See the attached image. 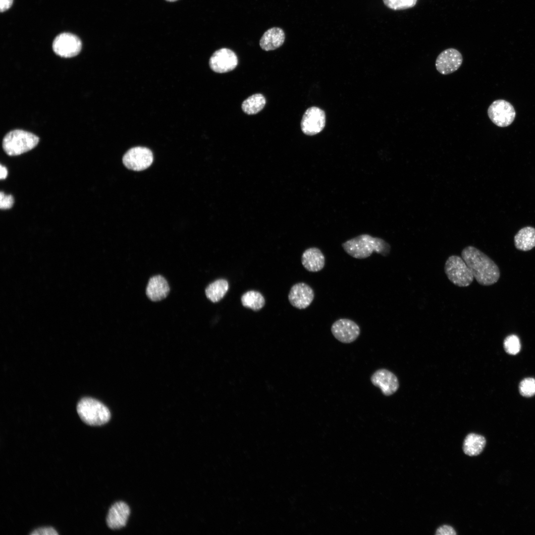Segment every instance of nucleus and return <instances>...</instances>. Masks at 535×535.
Listing matches in <instances>:
<instances>
[{"mask_svg": "<svg viewBox=\"0 0 535 535\" xmlns=\"http://www.w3.org/2000/svg\"><path fill=\"white\" fill-rule=\"evenodd\" d=\"M461 257L480 284L491 285L499 279L500 270L497 265L475 247L468 246L465 247L461 252Z\"/></svg>", "mask_w": 535, "mask_h": 535, "instance_id": "f257e3e1", "label": "nucleus"}, {"mask_svg": "<svg viewBox=\"0 0 535 535\" xmlns=\"http://www.w3.org/2000/svg\"><path fill=\"white\" fill-rule=\"evenodd\" d=\"M342 247L349 255L358 259L368 258L374 252L385 257L390 251V245L383 239L367 234L346 241Z\"/></svg>", "mask_w": 535, "mask_h": 535, "instance_id": "f03ea898", "label": "nucleus"}, {"mask_svg": "<svg viewBox=\"0 0 535 535\" xmlns=\"http://www.w3.org/2000/svg\"><path fill=\"white\" fill-rule=\"evenodd\" d=\"M77 411L81 419L90 426L104 425L110 418L108 409L100 401L92 398H82L77 404Z\"/></svg>", "mask_w": 535, "mask_h": 535, "instance_id": "7ed1b4c3", "label": "nucleus"}, {"mask_svg": "<svg viewBox=\"0 0 535 535\" xmlns=\"http://www.w3.org/2000/svg\"><path fill=\"white\" fill-rule=\"evenodd\" d=\"M39 138L35 134L20 129L10 131L4 137L2 148L7 155L14 156L26 153L38 144Z\"/></svg>", "mask_w": 535, "mask_h": 535, "instance_id": "20e7f679", "label": "nucleus"}, {"mask_svg": "<svg viewBox=\"0 0 535 535\" xmlns=\"http://www.w3.org/2000/svg\"><path fill=\"white\" fill-rule=\"evenodd\" d=\"M444 272L453 284L460 287L469 286L474 279L466 262L462 257L457 255H451L447 258L444 265Z\"/></svg>", "mask_w": 535, "mask_h": 535, "instance_id": "39448f33", "label": "nucleus"}, {"mask_svg": "<svg viewBox=\"0 0 535 535\" xmlns=\"http://www.w3.org/2000/svg\"><path fill=\"white\" fill-rule=\"evenodd\" d=\"M124 165L128 169L141 171L149 167L153 161V155L148 148L135 147L129 149L122 158Z\"/></svg>", "mask_w": 535, "mask_h": 535, "instance_id": "423d86ee", "label": "nucleus"}, {"mask_svg": "<svg viewBox=\"0 0 535 535\" xmlns=\"http://www.w3.org/2000/svg\"><path fill=\"white\" fill-rule=\"evenodd\" d=\"M491 121L499 127H506L514 121L516 112L513 106L503 100H497L491 103L487 109Z\"/></svg>", "mask_w": 535, "mask_h": 535, "instance_id": "0eeeda50", "label": "nucleus"}, {"mask_svg": "<svg viewBox=\"0 0 535 535\" xmlns=\"http://www.w3.org/2000/svg\"><path fill=\"white\" fill-rule=\"evenodd\" d=\"M54 52L62 57L69 58L77 55L81 51L82 42L76 35L63 33L57 35L53 43Z\"/></svg>", "mask_w": 535, "mask_h": 535, "instance_id": "6e6552de", "label": "nucleus"}, {"mask_svg": "<svg viewBox=\"0 0 535 535\" xmlns=\"http://www.w3.org/2000/svg\"><path fill=\"white\" fill-rule=\"evenodd\" d=\"M238 62L236 54L229 49L223 48L213 53L209 60V65L214 72L224 73L234 69Z\"/></svg>", "mask_w": 535, "mask_h": 535, "instance_id": "1a4fd4ad", "label": "nucleus"}, {"mask_svg": "<svg viewBox=\"0 0 535 535\" xmlns=\"http://www.w3.org/2000/svg\"><path fill=\"white\" fill-rule=\"evenodd\" d=\"M325 125V114L322 109L317 107L308 108L304 113L301 122L302 132L311 136L321 132Z\"/></svg>", "mask_w": 535, "mask_h": 535, "instance_id": "9d476101", "label": "nucleus"}, {"mask_svg": "<svg viewBox=\"0 0 535 535\" xmlns=\"http://www.w3.org/2000/svg\"><path fill=\"white\" fill-rule=\"evenodd\" d=\"M331 331L334 337L343 343L355 341L360 334L359 326L348 319H340L333 323Z\"/></svg>", "mask_w": 535, "mask_h": 535, "instance_id": "9b49d317", "label": "nucleus"}, {"mask_svg": "<svg viewBox=\"0 0 535 535\" xmlns=\"http://www.w3.org/2000/svg\"><path fill=\"white\" fill-rule=\"evenodd\" d=\"M462 62L461 53L454 48H448L438 55L435 60V67L440 74L447 75L457 70Z\"/></svg>", "mask_w": 535, "mask_h": 535, "instance_id": "f8f14e48", "label": "nucleus"}, {"mask_svg": "<svg viewBox=\"0 0 535 535\" xmlns=\"http://www.w3.org/2000/svg\"><path fill=\"white\" fill-rule=\"evenodd\" d=\"M315 297L314 290L308 284L299 282L293 285L288 294V300L293 307L298 309H305L313 301Z\"/></svg>", "mask_w": 535, "mask_h": 535, "instance_id": "ddd939ff", "label": "nucleus"}, {"mask_svg": "<svg viewBox=\"0 0 535 535\" xmlns=\"http://www.w3.org/2000/svg\"><path fill=\"white\" fill-rule=\"evenodd\" d=\"M372 384L378 388L385 396H390L398 390L399 386L396 376L385 369L376 370L371 376Z\"/></svg>", "mask_w": 535, "mask_h": 535, "instance_id": "4468645a", "label": "nucleus"}, {"mask_svg": "<svg viewBox=\"0 0 535 535\" xmlns=\"http://www.w3.org/2000/svg\"><path fill=\"white\" fill-rule=\"evenodd\" d=\"M129 506L125 503L120 501L113 504L108 510L107 517V524L112 530L121 529L126 525L130 515Z\"/></svg>", "mask_w": 535, "mask_h": 535, "instance_id": "2eb2a0df", "label": "nucleus"}, {"mask_svg": "<svg viewBox=\"0 0 535 535\" xmlns=\"http://www.w3.org/2000/svg\"><path fill=\"white\" fill-rule=\"evenodd\" d=\"M301 262L307 270L318 272L324 268L325 257L320 249L311 247L303 252L301 257Z\"/></svg>", "mask_w": 535, "mask_h": 535, "instance_id": "dca6fc26", "label": "nucleus"}, {"mask_svg": "<svg viewBox=\"0 0 535 535\" xmlns=\"http://www.w3.org/2000/svg\"><path fill=\"white\" fill-rule=\"evenodd\" d=\"M170 288L166 280L160 275L151 277L148 282L146 294L153 301H159L165 298Z\"/></svg>", "mask_w": 535, "mask_h": 535, "instance_id": "f3484780", "label": "nucleus"}, {"mask_svg": "<svg viewBox=\"0 0 535 535\" xmlns=\"http://www.w3.org/2000/svg\"><path fill=\"white\" fill-rule=\"evenodd\" d=\"M285 38V33L282 29L272 27L264 33L260 41V46L266 51L274 50L282 45Z\"/></svg>", "mask_w": 535, "mask_h": 535, "instance_id": "a211bd4d", "label": "nucleus"}, {"mask_svg": "<svg viewBox=\"0 0 535 535\" xmlns=\"http://www.w3.org/2000/svg\"><path fill=\"white\" fill-rule=\"evenodd\" d=\"M515 247L521 251H528L535 247V228L526 226L521 229L514 236Z\"/></svg>", "mask_w": 535, "mask_h": 535, "instance_id": "6ab92c4d", "label": "nucleus"}, {"mask_svg": "<svg viewBox=\"0 0 535 535\" xmlns=\"http://www.w3.org/2000/svg\"><path fill=\"white\" fill-rule=\"evenodd\" d=\"M485 444L486 439L483 436L470 433L464 439L463 450L464 453L468 456H477L483 451Z\"/></svg>", "mask_w": 535, "mask_h": 535, "instance_id": "aec40b11", "label": "nucleus"}, {"mask_svg": "<svg viewBox=\"0 0 535 535\" xmlns=\"http://www.w3.org/2000/svg\"><path fill=\"white\" fill-rule=\"evenodd\" d=\"M228 288V283L226 279H217L206 287L205 289L206 297L212 302H217L224 296Z\"/></svg>", "mask_w": 535, "mask_h": 535, "instance_id": "412c9836", "label": "nucleus"}, {"mask_svg": "<svg viewBox=\"0 0 535 535\" xmlns=\"http://www.w3.org/2000/svg\"><path fill=\"white\" fill-rule=\"evenodd\" d=\"M266 103L265 97L261 94L252 95L242 103L243 111L248 115L255 114L261 111Z\"/></svg>", "mask_w": 535, "mask_h": 535, "instance_id": "4be33fe9", "label": "nucleus"}, {"mask_svg": "<svg viewBox=\"0 0 535 535\" xmlns=\"http://www.w3.org/2000/svg\"><path fill=\"white\" fill-rule=\"evenodd\" d=\"M241 303L246 308H249L255 311L261 309L265 305V300L263 296L255 290L246 292L241 297Z\"/></svg>", "mask_w": 535, "mask_h": 535, "instance_id": "5701e85b", "label": "nucleus"}, {"mask_svg": "<svg viewBox=\"0 0 535 535\" xmlns=\"http://www.w3.org/2000/svg\"><path fill=\"white\" fill-rule=\"evenodd\" d=\"M418 0H382L384 5L393 10H404L413 7Z\"/></svg>", "mask_w": 535, "mask_h": 535, "instance_id": "b1692460", "label": "nucleus"}, {"mask_svg": "<svg viewBox=\"0 0 535 535\" xmlns=\"http://www.w3.org/2000/svg\"><path fill=\"white\" fill-rule=\"evenodd\" d=\"M504 347L507 353L511 355H516L520 350L521 344L519 338L516 335H510L506 337L504 341Z\"/></svg>", "mask_w": 535, "mask_h": 535, "instance_id": "393cba45", "label": "nucleus"}, {"mask_svg": "<svg viewBox=\"0 0 535 535\" xmlns=\"http://www.w3.org/2000/svg\"><path fill=\"white\" fill-rule=\"evenodd\" d=\"M519 391L525 397H531L535 394V379L528 377L522 380L519 384Z\"/></svg>", "mask_w": 535, "mask_h": 535, "instance_id": "a878e982", "label": "nucleus"}, {"mask_svg": "<svg viewBox=\"0 0 535 535\" xmlns=\"http://www.w3.org/2000/svg\"><path fill=\"white\" fill-rule=\"evenodd\" d=\"M14 199L11 195H6L3 192L0 193V208L1 209H9L12 207Z\"/></svg>", "mask_w": 535, "mask_h": 535, "instance_id": "bb28decb", "label": "nucleus"}, {"mask_svg": "<svg viewBox=\"0 0 535 535\" xmlns=\"http://www.w3.org/2000/svg\"><path fill=\"white\" fill-rule=\"evenodd\" d=\"M32 535H57L58 533L53 527H44L38 528L31 532Z\"/></svg>", "mask_w": 535, "mask_h": 535, "instance_id": "cd10ccee", "label": "nucleus"}, {"mask_svg": "<svg viewBox=\"0 0 535 535\" xmlns=\"http://www.w3.org/2000/svg\"><path fill=\"white\" fill-rule=\"evenodd\" d=\"M435 534L436 535H455L457 533L452 527L444 525L437 529Z\"/></svg>", "mask_w": 535, "mask_h": 535, "instance_id": "c85d7f7f", "label": "nucleus"}, {"mask_svg": "<svg viewBox=\"0 0 535 535\" xmlns=\"http://www.w3.org/2000/svg\"><path fill=\"white\" fill-rule=\"evenodd\" d=\"M13 0H0V10L3 12L9 9L12 5Z\"/></svg>", "mask_w": 535, "mask_h": 535, "instance_id": "c756f323", "label": "nucleus"}, {"mask_svg": "<svg viewBox=\"0 0 535 535\" xmlns=\"http://www.w3.org/2000/svg\"><path fill=\"white\" fill-rule=\"evenodd\" d=\"M0 179H5L7 176V170L6 168L4 166L2 165L1 164L0 165Z\"/></svg>", "mask_w": 535, "mask_h": 535, "instance_id": "7c9ffc66", "label": "nucleus"}, {"mask_svg": "<svg viewBox=\"0 0 535 535\" xmlns=\"http://www.w3.org/2000/svg\"><path fill=\"white\" fill-rule=\"evenodd\" d=\"M166 0V1H171V2H172V1H176V0Z\"/></svg>", "mask_w": 535, "mask_h": 535, "instance_id": "2f4dec72", "label": "nucleus"}]
</instances>
